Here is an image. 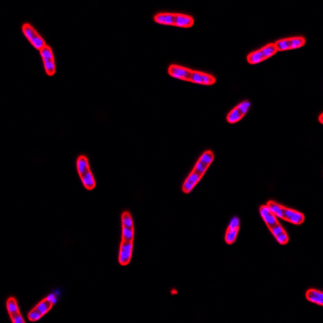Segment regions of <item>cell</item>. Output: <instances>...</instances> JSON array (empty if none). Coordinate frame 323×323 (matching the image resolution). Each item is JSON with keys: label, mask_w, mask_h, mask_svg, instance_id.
Listing matches in <instances>:
<instances>
[{"label": "cell", "mask_w": 323, "mask_h": 323, "mask_svg": "<svg viewBox=\"0 0 323 323\" xmlns=\"http://www.w3.org/2000/svg\"><path fill=\"white\" fill-rule=\"evenodd\" d=\"M40 53L46 74L49 76L54 75L56 72V66H55V61H54L52 50L50 46H46L44 48L40 50Z\"/></svg>", "instance_id": "30bf717a"}, {"label": "cell", "mask_w": 323, "mask_h": 323, "mask_svg": "<svg viewBox=\"0 0 323 323\" xmlns=\"http://www.w3.org/2000/svg\"><path fill=\"white\" fill-rule=\"evenodd\" d=\"M266 206L268 207V209L271 210V213H272L276 218H279V219H282V216H283V206H280L279 204L272 201V200L268 202Z\"/></svg>", "instance_id": "d6986e66"}, {"label": "cell", "mask_w": 323, "mask_h": 323, "mask_svg": "<svg viewBox=\"0 0 323 323\" xmlns=\"http://www.w3.org/2000/svg\"><path fill=\"white\" fill-rule=\"evenodd\" d=\"M269 230L280 245H286L290 241V238H289V236L286 233V230L279 225V223L270 228Z\"/></svg>", "instance_id": "2e32d148"}, {"label": "cell", "mask_w": 323, "mask_h": 323, "mask_svg": "<svg viewBox=\"0 0 323 323\" xmlns=\"http://www.w3.org/2000/svg\"><path fill=\"white\" fill-rule=\"evenodd\" d=\"M133 246L134 241L122 240L119 252V263L120 265L126 266L130 263L133 254Z\"/></svg>", "instance_id": "7c38bea8"}, {"label": "cell", "mask_w": 323, "mask_h": 323, "mask_svg": "<svg viewBox=\"0 0 323 323\" xmlns=\"http://www.w3.org/2000/svg\"><path fill=\"white\" fill-rule=\"evenodd\" d=\"M23 33L25 37L30 42L31 45L36 50H42L46 46V42L42 37L40 34L36 32V29L29 24H24L22 27Z\"/></svg>", "instance_id": "9c48e42d"}, {"label": "cell", "mask_w": 323, "mask_h": 323, "mask_svg": "<svg viewBox=\"0 0 323 323\" xmlns=\"http://www.w3.org/2000/svg\"><path fill=\"white\" fill-rule=\"evenodd\" d=\"M277 52L274 43H269L259 50L250 53L247 57V60L249 64H258V63H261L263 61L267 60L268 58L274 56Z\"/></svg>", "instance_id": "5b68a950"}, {"label": "cell", "mask_w": 323, "mask_h": 323, "mask_svg": "<svg viewBox=\"0 0 323 323\" xmlns=\"http://www.w3.org/2000/svg\"><path fill=\"white\" fill-rule=\"evenodd\" d=\"M252 104L249 100H244L236 105L233 109L227 114L226 120L229 124H235L240 122L248 113Z\"/></svg>", "instance_id": "ba28073f"}, {"label": "cell", "mask_w": 323, "mask_h": 323, "mask_svg": "<svg viewBox=\"0 0 323 323\" xmlns=\"http://www.w3.org/2000/svg\"><path fill=\"white\" fill-rule=\"evenodd\" d=\"M214 159V154L211 150H206L204 152L183 184L182 190L184 193L188 194L192 192L195 186L197 185L198 183L200 181L204 175L207 172L208 168H210Z\"/></svg>", "instance_id": "7a4b0ae2"}, {"label": "cell", "mask_w": 323, "mask_h": 323, "mask_svg": "<svg viewBox=\"0 0 323 323\" xmlns=\"http://www.w3.org/2000/svg\"><path fill=\"white\" fill-rule=\"evenodd\" d=\"M239 219L237 217L232 218L231 221L229 222V226L226 229V236H225L226 244L230 245L235 241L237 233L239 230Z\"/></svg>", "instance_id": "5bb4252c"}, {"label": "cell", "mask_w": 323, "mask_h": 323, "mask_svg": "<svg viewBox=\"0 0 323 323\" xmlns=\"http://www.w3.org/2000/svg\"><path fill=\"white\" fill-rule=\"evenodd\" d=\"M55 302H56V297L54 294H51L42 300L40 303L37 304L28 313V317L29 321H36L40 319L42 316H44L53 307Z\"/></svg>", "instance_id": "8992f818"}, {"label": "cell", "mask_w": 323, "mask_h": 323, "mask_svg": "<svg viewBox=\"0 0 323 323\" xmlns=\"http://www.w3.org/2000/svg\"><path fill=\"white\" fill-rule=\"evenodd\" d=\"M282 220L287 221L293 225L299 226L305 222V216L300 213V212L296 211L294 210H291L289 208L283 206V216H282Z\"/></svg>", "instance_id": "4fadbf2b"}, {"label": "cell", "mask_w": 323, "mask_h": 323, "mask_svg": "<svg viewBox=\"0 0 323 323\" xmlns=\"http://www.w3.org/2000/svg\"><path fill=\"white\" fill-rule=\"evenodd\" d=\"M305 297L309 302L318 305H323V293L321 291H318L317 290H308L305 294Z\"/></svg>", "instance_id": "e0dca14e"}, {"label": "cell", "mask_w": 323, "mask_h": 323, "mask_svg": "<svg viewBox=\"0 0 323 323\" xmlns=\"http://www.w3.org/2000/svg\"><path fill=\"white\" fill-rule=\"evenodd\" d=\"M259 212H260V215L263 218V222H265L268 229L279 223L278 218L271 213V210L268 209L267 206H261L259 209Z\"/></svg>", "instance_id": "9a60e30c"}, {"label": "cell", "mask_w": 323, "mask_h": 323, "mask_svg": "<svg viewBox=\"0 0 323 323\" xmlns=\"http://www.w3.org/2000/svg\"><path fill=\"white\" fill-rule=\"evenodd\" d=\"M122 240L134 241V222L130 212H124L122 215Z\"/></svg>", "instance_id": "8fae6325"}, {"label": "cell", "mask_w": 323, "mask_h": 323, "mask_svg": "<svg viewBox=\"0 0 323 323\" xmlns=\"http://www.w3.org/2000/svg\"><path fill=\"white\" fill-rule=\"evenodd\" d=\"M77 170L83 184L88 190H93L96 187V180L91 171L89 162L86 156L81 155L77 159Z\"/></svg>", "instance_id": "277c9868"}, {"label": "cell", "mask_w": 323, "mask_h": 323, "mask_svg": "<svg viewBox=\"0 0 323 323\" xmlns=\"http://www.w3.org/2000/svg\"><path fill=\"white\" fill-rule=\"evenodd\" d=\"M168 74L177 79L206 86H212L216 83V78L212 74L198 70H191L189 68L178 65H171L168 67Z\"/></svg>", "instance_id": "6da1fadb"}, {"label": "cell", "mask_w": 323, "mask_h": 323, "mask_svg": "<svg viewBox=\"0 0 323 323\" xmlns=\"http://www.w3.org/2000/svg\"><path fill=\"white\" fill-rule=\"evenodd\" d=\"M323 116L322 113H321V115H320V116H319V122H320V123H321V124H322V123H323V122H322V117H323V116Z\"/></svg>", "instance_id": "44dd1931"}, {"label": "cell", "mask_w": 323, "mask_h": 323, "mask_svg": "<svg viewBox=\"0 0 323 323\" xmlns=\"http://www.w3.org/2000/svg\"><path fill=\"white\" fill-rule=\"evenodd\" d=\"M305 38L303 36H293V37L279 39L274 43L277 51H287V50H297L301 48L305 45Z\"/></svg>", "instance_id": "52a82bcc"}, {"label": "cell", "mask_w": 323, "mask_h": 323, "mask_svg": "<svg viewBox=\"0 0 323 323\" xmlns=\"http://www.w3.org/2000/svg\"><path fill=\"white\" fill-rule=\"evenodd\" d=\"M7 309H8V313L10 317L16 315L20 313L19 310L18 304L17 301L15 299L14 297H9L7 301Z\"/></svg>", "instance_id": "ac0fdd59"}, {"label": "cell", "mask_w": 323, "mask_h": 323, "mask_svg": "<svg viewBox=\"0 0 323 323\" xmlns=\"http://www.w3.org/2000/svg\"><path fill=\"white\" fill-rule=\"evenodd\" d=\"M11 319H12V322L14 323H24V320L23 319L22 316L20 313H18V314H16V315L12 316V317H10Z\"/></svg>", "instance_id": "ffe728a7"}, {"label": "cell", "mask_w": 323, "mask_h": 323, "mask_svg": "<svg viewBox=\"0 0 323 323\" xmlns=\"http://www.w3.org/2000/svg\"><path fill=\"white\" fill-rule=\"evenodd\" d=\"M154 20L157 24L185 28H191L195 22L192 16L172 12L158 13L154 16Z\"/></svg>", "instance_id": "3957f363"}]
</instances>
